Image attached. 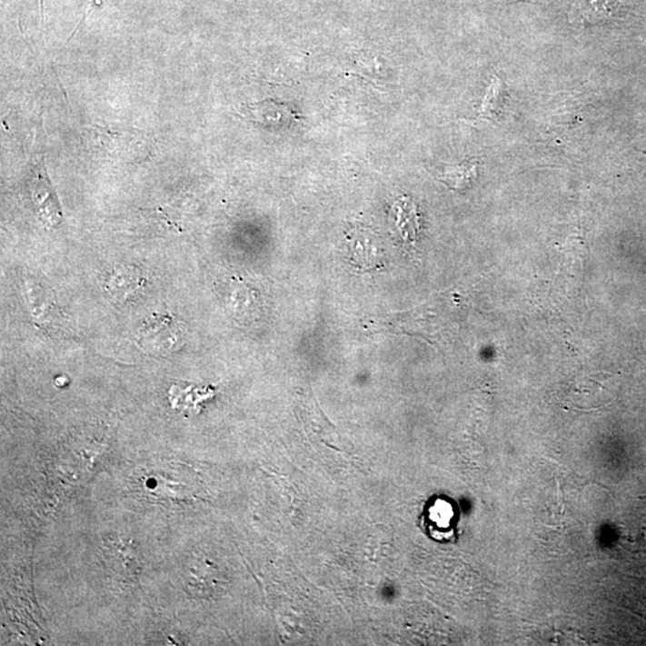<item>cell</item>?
I'll list each match as a JSON object with an SVG mask.
<instances>
[{
	"instance_id": "obj_1",
	"label": "cell",
	"mask_w": 646,
	"mask_h": 646,
	"mask_svg": "<svg viewBox=\"0 0 646 646\" xmlns=\"http://www.w3.org/2000/svg\"><path fill=\"white\" fill-rule=\"evenodd\" d=\"M186 335V327L176 317L154 313L143 321L137 342L144 353L151 356L168 357L183 349Z\"/></svg>"
},
{
	"instance_id": "obj_2",
	"label": "cell",
	"mask_w": 646,
	"mask_h": 646,
	"mask_svg": "<svg viewBox=\"0 0 646 646\" xmlns=\"http://www.w3.org/2000/svg\"><path fill=\"white\" fill-rule=\"evenodd\" d=\"M459 517L460 510L452 498L436 496L426 502L419 523L434 542H451L456 539Z\"/></svg>"
},
{
	"instance_id": "obj_3",
	"label": "cell",
	"mask_w": 646,
	"mask_h": 646,
	"mask_svg": "<svg viewBox=\"0 0 646 646\" xmlns=\"http://www.w3.org/2000/svg\"><path fill=\"white\" fill-rule=\"evenodd\" d=\"M622 0H576L570 10V22L592 25L613 20L622 7Z\"/></svg>"
},
{
	"instance_id": "obj_4",
	"label": "cell",
	"mask_w": 646,
	"mask_h": 646,
	"mask_svg": "<svg viewBox=\"0 0 646 646\" xmlns=\"http://www.w3.org/2000/svg\"><path fill=\"white\" fill-rule=\"evenodd\" d=\"M146 279L142 271L130 264L116 266L109 277L107 290L116 301L128 303L141 296L145 289Z\"/></svg>"
},
{
	"instance_id": "obj_5",
	"label": "cell",
	"mask_w": 646,
	"mask_h": 646,
	"mask_svg": "<svg viewBox=\"0 0 646 646\" xmlns=\"http://www.w3.org/2000/svg\"><path fill=\"white\" fill-rule=\"evenodd\" d=\"M226 303L234 317L239 321L255 320L260 313L259 294L247 285H232Z\"/></svg>"
},
{
	"instance_id": "obj_6",
	"label": "cell",
	"mask_w": 646,
	"mask_h": 646,
	"mask_svg": "<svg viewBox=\"0 0 646 646\" xmlns=\"http://www.w3.org/2000/svg\"><path fill=\"white\" fill-rule=\"evenodd\" d=\"M394 211L395 224L400 235L406 242L417 239L419 233V217L417 207L412 200L403 198L399 200L393 207Z\"/></svg>"
},
{
	"instance_id": "obj_7",
	"label": "cell",
	"mask_w": 646,
	"mask_h": 646,
	"mask_svg": "<svg viewBox=\"0 0 646 646\" xmlns=\"http://www.w3.org/2000/svg\"><path fill=\"white\" fill-rule=\"evenodd\" d=\"M504 84L502 79L493 77L491 81L489 88L486 90V95L483 97L482 107H480L479 115L475 123H493L500 116L502 107H504Z\"/></svg>"
},
{
	"instance_id": "obj_8",
	"label": "cell",
	"mask_w": 646,
	"mask_h": 646,
	"mask_svg": "<svg viewBox=\"0 0 646 646\" xmlns=\"http://www.w3.org/2000/svg\"><path fill=\"white\" fill-rule=\"evenodd\" d=\"M478 176L477 164L464 162L455 167H449L438 179L455 191H463L470 187Z\"/></svg>"
},
{
	"instance_id": "obj_9",
	"label": "cell",
	"mask_w": 646,
	"mask_h": 646,
	"mask_svg": "<svg viewBox=\"0 0 646 646\" xmlns=\"http://www.w3.org/2000/svg\"><path fill=\"white\" fill-rule=\"evenodd\" d=\"M244 108V113L249 118L263 124L283 123V119L285 120V116L291 118V115H293L291 112L284 111V107L277 108V104H270V102L245 105Z\"/></svg>"
}]
</instances>
